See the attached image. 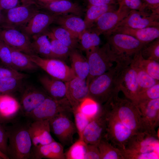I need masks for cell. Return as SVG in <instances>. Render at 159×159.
Segmentation results:
<instances>
[{
  "mask_svg": "<svg viewBox=\"0 0 159 159\" xmlns=\"http://www.w3.org/2000/svg\"><path fill=\"white\" fill-rule=\"evenodd\" d=\"M120 150L124 159H159V135L146 131L137 132Z\"/></svg>",
  "mask_w": 159,
  "mask_h": 159,
  "instance_id": "6da1fadb",
  "label": "cell"
},
{
  "mask_svg": "<svg viewBox=\"0 0 159 159\" xmlns=\"http://www.w3.org/2000/svg\"><path fill=\"white\" fill-rule=\"evenodd\" d=\"M125 67L116 64L115 67L92 79L88 84V97L101 105L115 93L119 92V77L121 70Z\"/></svg>",
  "mask_w": 159,
  "mask_h": 159,
  "instance_id": "7a4b0ae2",
  "label": "cell"
},
{
  "mask_svg": "<svg viewBox=\"0 0 159 159\" xmlns=\"http://www.w3.org/2000/svg\"><path fill=\"white\" fill-rule=\"evenodd\" d=\"M115 93L105 103L110 113L127 127L135 132L144 131L140 112L130 101L120 98Z\"/></svg>",
  "mask_w": 159,
  "mask_h": 159,
  "instance_id": "3957f363",
  "label": "cell"
},
{
  "mask_svg": "<svg viewBox=\"0 0 159 159\" xmlns=\"http://www.w3.org/2000/svg\"><path fill=\"white\" fill-rule=\"evenodd\" d=\"M106 37L107 42L116 60V64L125 66L130 65L134 56L146 44L131 36L123 34L113 33Z\"/></svg>",
  "mask_w": 159,
  "mask_h": 159,
  "instance_id": "277c9868",
  "label": "cell"
},
{
  "mask_svg": "<svg viewBox=\"0 0 159 159\" xmlns=\"http://www.w3.org/2000/svg\"><path fill=\"white\" fill-rule=\"evenodd\" d=\"M5 128L8 136L7 155L9 158L30 159L32 144L28 125H16Z\"/></svg>",
  "mask_w": 159,
  "mask_h": 159,
  "instance_id": "5b68a950",
  "label": "cell"
},
{
  "mask_svg": "<svg viewBox=\"0 0 159 159\" xmlns=\"http://www.w3.org/2000/svg\"><path fill=\"white\" fill-rule=\"evenodd\" d=\"M20 5L2 11L1 26L21 29L41 9L34 0H21Z\"/></svg>",
  "mask_w": 159,
  "mask_h": 159,
  "instance_id": "8992f818",
  "label": "cell"
},
{
  "mask_svg": "<svg viewBox=\"0 0 159 159\" xmlns=\"http://www.w3.org/2000/svg\"><path fill=\"white\" fill-rule=\"evenodd\" d=\"M89 66V75L86 80L89 84L95 77L109 70L116 61L107 42L86 53Z\"/></svg>",
  "mask_w": 159,
  "mask_h": 159,
  "instance_id": "52a82bcc",
  "label": "cell"
},
{
  "mask_svg": "<svg viewBox=\"0 0 159 159\" xmlns=\"http://www.w3.org/2000/svg\"><path fill=\"white\" fill-rule=\"evenodd\" d=\"M72 112V106L67 98L56 100L48 96L27 117L33 121L49 120L59 114H71Z\"/></svg>",
  "mask_w": 159,
  "mask_h": 159,
  "instance_id": "ba28073f",
  "label": "cell"
},
{
  "mask_svg": "<svg viewBox=\"0 0 159 159\" xmlns=\"http://www.w3.org/2000/svg\"><path fill=\"white\" fill-rule=\"evenodd\" d=\"M30 59L48 74L65 82L76 77L71 67L63 61L55 58H47L36 54H27Z\"/></svg>",
  "mask_w": 159,
  "mask_h": 159,
  "instance_id": "9c48e42d",
  "label": "cell"
},
{
  "mask_svg": "<svg viewBox=\"0 0 159 159\" xmlns=\"http://www.w3.org/2000/svg\"><path fill=\"white\" fill-rule=\"evenodd\" d=\"M108 110L105 104L100 106L96 115L85 129L82 140L87 144L98 145L105 138L107 125Z\"/></svg>",
  "mask_w": 159,
  "mask_h": 159,
  "instance_id": "30bf717a",
  "label": "cell"
},
{
  "mask_svg": "<svg viewBox=\"0 0 159 159\" xmlns=\"http://www.w3.org/2000/svg\"><path fill=\"white\" fill-rule=\"evenodd\" d=\"M71 114L62 113L49 120L50 131L64 146H70L77 130L70 117Z\"/></svg>",
  "mask_w": 159,
  "mask_h": 159,
  "instance_id": "8fae6325",
  "label": "cell"
},
{
  "mask_svg": "<svg viewBox=\"0 0 159 159\" xmlns=\"http://www.w3.org/2000/svg\"><path fill=\"white\" fill-rule=\"evenodd\" d=\"M107 108L108 115L105 138L120 150H124L130 139L136 132L119 121L110 113Z\"/></svg>",
  "mask_w": 159,
  "mask_h": 159,
  "instance_id": "7c38bea8",
  "label": "cell"
},
{
  "mask_svg": "<svg viewBox=\"0 0 159 159\" xmlns=\"http://www.w3.org/2000/svg\"><path fill=\"white\" fill-rule=\"evenodd\" d=\"M0 40L10 47L25 54H34L30 37L20 29L1 25Z\"/></svg>",
  "mask_w": 159,
  "mask_h": 159,
  "instance_id": "4fadbf2b",
  "label": "cell"
},
{
  "mask_svg": "<svg viewBox=\"0 0 159 159\" xmlns=\"http://www.w3.org/2000/svg\"><path fill=\"white\" fill-rule=\"evenodd\" d=\"M131 10L125 6L118 7L115 10L107 12L100 16L89 29L99 36H108Z\"/></svg>",
  "mask_w": 159,
  "mask_h": 159,
  "instance_id": "5bb4252c",
  "label": "cell"
},
{
  "mask_svg": "<svg viewBox=\"0 0 159 159\" xmlns=\"http://www.w3.org/2000/svg\"><path fill=\"white\" fill-rule=\"evenodd\" d=\"M150 27H159V13L147 10H131L114 29L120 27L141 29Z\"/></svg>",
  "mask_w": 159,
  "mask_h": 159,
  "instance_id": "9a60e30c",
  "label": "cell"
},
{
  "mask_svg": "<svg viewBox=\"0 0 159 159\" xmlns=\"http://www.w3.org/2000/svg\"><path fill=\"white\" fill-rule=\"evenodd\" d=\"M137 106L141 113L144 131L156 133L159 125V98L140 102Z\"/></svg>",
  "mask_w": 159,
  "mask_h": 159,
  "instance_id": "2e32d148",
  "label": "cell"
},
{
  "mask_svg": "<svg viewBox=\"0 0 159 159\" xmlns=\"http://www.w3.org/2000/svg\"><path fill=\"white\" fill-rule=\"evenodd\" d=\"M118 88L125 96L136 105L139 90L136 72L130 65L123 68L120 73Z\"/></svg>",
  "mask_w": 159,
  "mask_h": 159,
  "instance_id": "e0dca14e",
  "label": "cell"
},
{
  "mask_svg": "<svg viewBox=\"0 0 159 159\" xmlns=\"http://www.w3.org/2000/svg\"><path fill=\"white\" fill-rule=\"evenodd\" d=\"M43 10L36 13L21 29L30 38L45 32L54 22L57 15Z\"/></svg>",
  "mask_w": 159,
  "mask_h": 159,
  "instance_id": "ac0fdd59",
  "label": "cell"
},
{
  "mask_svg": "<svg viewBox=\"0 0 159 159\" xmlns=\"http://www.w3.org/2000/svg\"><path fill=\"white\" fill-rule=\"evenodd\" d=\"M65 82L66 97L73 111L77 108L84 99L88 97V84L86 80L77 77Z\"/></svg>",
  "mask_w": 159,
  "mask_h": 159,
  "instance_id": "d6986e66",
  "label": "cell"
},
{
  "mask_svg": "<svg viewBox=\"0 0 159 159\" xmlns=\"http://www.w3.org/2000/svg\"><path fill=\"white\" fill-rule=\"evenodd\" d=\"M49 121L34 120L28 125L29 132L32 146L37 147L46 144L55 140L51 135Z\"/></svg>",
  "mask_w": 159,
  "mask_h": 159,
  "instance_id": "ffe728a7",
  "label": "cell"
},
{
  "mask_svg": "<svg viewBox=\"0 0 159 159\" xmlns=\"http://www.w3.org/2000/svg\"><path fill=\"white\" fill-rule=\"evenodd\" d=\"M35 1L41 9L57 15L73 14L81 16L83 14L82 7L70 0H59L48 3Z\"/></svg>",
  "mask_w": 159,
  "mask_h": 159,
  "instance_id": "44dd1931",
  "label": "cell"
},
{
  "mask_svg": "<svg viewBox=\"0 0 159 159\" xmlns=\"http://www.w3.org/2000/svg\"><path fill=\"white\" fill-rule=\"evenodd\" d=\"M48 96L45 91L34 87H28L23 92L21 97L20 109L27 116Z\"/></svg>",
  "mask_w": 159,
  "mask_h": 159,
  "instance_id": "7402d4cb",
  "label": "cell"
},
{
  "mask_svg": "<svg viewBox=\"0 0 159 159\" xmlns=\"http://www.w3.org/2000/svg\"><path fill=\"white\" fill-rule=\"evenodd\" d=\"M66 159L63 145L54 141L49 143L32 147L30 158L33 159Z\"/></svg>",
  "mask_w": 159,
  "mask_h": 159,
  "instance_id": "603a6c76",
  "label": "cell"
},
{
  "mask_svg": "<svg viewBox=\"0 0 159 159\" xmlns=\"http://www.w3.org/2000/svg\"><path fill=\"white\" fill-rule=\"evenodd\" d=\"M116 33L130 35L140 42L146 44L159 38V27H150L141 29L118 27L113 29L108 36Z\"/></svg>",
  "mask_w": 159,
  "mask_h": 159,
  "instance_id": "cb8c5ba5",
  "label": "cell"
},
{
  "mask_svg": "<svg viewBox=\"0 0 159 159\" xmlns=\"http://www.w3.org/2000/svg\"><path fill=\"white\" fill-rule=\"evenodd\" d=\"M54 23L65 28L78 39L87 29L84 19L81 16L73 14L57 15Z\"/></svg>",
  "mask_w": 159,
  "mask_h": 159,
  "instance_id": "d4e9b609",
  "label": "cell"
},
{
  "mask_svg": "<svg viewBox=\"0 0 159 159\" xmlns=\"http://www.w3.org/2000/svg\"><path fill=\"white\" fill-rule=\"evenodd\" d=\"M39 81L49 96L60 100L66 97L65 82L48 75H43L39 78Z\"/></svg>",
  "mask_w": 159,
  "mask_h": 159,
  "instance_id": "484cf974",
  "label": "cell"
},
{
  "mask_svg": "<svg viewBox=\"0 0 159 159\" xmlns=\"http://www.w3.org/2000/svg\"><path fill=\"white\" fill-rule=\"evenodd\" d=\"M69 57L71 68L76 77L86 80L90 73L89 65L86 57L77 49L71 50Z\"/></svg>",
  "mask_w": 159,
  "mask_h": 159,
  "instance_id": "4316f807",
  "label": "cell"
},
{
  "mask_svg": "<svg viewBox=\"0 0 159 159\" xmlns=\"http://www.w3.org/2000/svg\"><path fill=\"white\" fill-rule=\"evenodd\" d=\"M31 38L32 47L34 54L44 58H53L50 42L46 32Z\"/></svg>",
  "mask_w": 159,
  "mask_h": 159,
  "instance_id": "83f0119b",
  "label": "cell"
},
{
  "mask_svg": "<svg viewBox=\"0 0 159 159\" xmlns=\"http://www.w3.org/2000/svg\"><path fill=\"white\" fill-rule=\"evenodd\" d=\"M10 47L13 68L19 71H33L39 67L25 54L19 50Z\"/></svg>",
  "mask_w": 159,
  "mask_h": 159,
  "instance_id": "f1b7e54d",
  "label": "cell"
},
{
  "mask_svg": "<svg viewBox=\"0 0 159 159\" xmlns=\"http://www.w3.org/2000/svg\"><path fill=\"white\" fill-rule=\"evenodd\" d=\"M117 5H88L84 19L87 29L90 28L97 19L104 13L117 9Z\"/></svg>",
  "mask_w": 159,
  "mask_h": 159,
  "instance_id": "f546056e",
  "label": "cell"
},
{
  "mask_svg": "<svg viewBox=\"0 0 159 159\" xmlns=\"http://www.w3.org/2000/svg\"><path fill=\"white\" fill-rule=\"evenodd\" d=\"M21 108L20 103L10 95H0V113L6 117L12 119Z\"/></svg>",
  "mask_w": 159,
  "mask_h": 159,
  "instance_id": "4dcf8cb0",
  "label": "cell"
},
{
  "mask_svg": "<svg viewBox=\"0 0 159 159\" xmlns=\"http://www.w3.org/2000/svg\"><path fill=\"white\" fill-rule=\"evenodd\" d=\"M50 31L56 39L71 50L77 49L78 38L65 28L59 26L52 27Z\"/></svg>",
  "mask_w": 159,
  "mask_h": 159,
  "instance_id": "1f68e13d",
  "label": "cell"
},
{
  "mask_svg": "<svg viewBox=\"0 0 159 159\" xmlns=\"http://www.w3.org/2000/svg\"><path fill=\"white\" fill-rule=\"evenodd\" d=\"M130 65L135 70L139 87V93L148 88L159 82L151 77L133 58Z\"/></svg>",
  "mask_w": 159,
  "mask_h": 159,
  "instance_id": "d6a6232c",
  "label": "cell"
},
{
  "mask_svg": "<svg viewBox=\"0 0 159 159\" xmlns=\"http://www.w3.org/2000/svg\"><path fill=\"white\" fill-rule=\"evenodd\" d=\"M46 33L50 42L53 58L63 61L69 57L72 50L56 39L50 30Z\"/></svg>",
  "mask_w": 159,
  "mask_h": 159,
  "instance_id": "836d02e7",
  "label": "cell"
},
{
  "mask_svg": "<svg viewBox=\"0 0 159 159\" xmlns=\"http://www.w3.org/2000/svg\"><path fill=\"white\" fill-rule=\"evenodd\" d=\"M98 146L100 159H124L121 150L105 138L100 141Z\"/></svg>",
  "mask_w": 159,
  "mask_h": 159,
  "instance_id": "e575fe53",
  "label": "cell"
},
{
  "mask_svg": "<svg viewBox=\"0 0 159 159\" xmlns=\"http://www.w3.org/2000/svg\"><path fill=\"white\" fill-rule=\"evenodd\" d=\"M78 39L81 49L86 53L99 46L101 42L100 36L88 29L81 35Z\"/></svg>",
  "mask_w": 159,
  "mask_h": 159,
  "instance_id": "d590c367",
  "label": "cell"
},
{
  "mask_svg": "<svg viewBox=\"0 0 159 159\" xmlns=\"http://www.w3.org/2000/svg\"><path fill=\"white\" fill-rule=\"evenodd\" d=\"M133 58L151 77L157 81L159 80V62L144 58L140 51Z\"/></svg>",
  "mask_w": 159,
  "mask_h": 159,
  "instance_id": "8d00e7d4",
  "label": "cell"
},
{
  "mask_svg": "<svg viewBox=\"0 0 159 159\" xmlns=\"http://www.w3.org/2000/svg\"><path fill=\"white\" fill-rule=\"evenodd\" d=\"M87 143L79 139L64 153L66 159H85Z\"/></svg>",
  "mask_w": 159,
  "mask_h": 159,
  "instance_id": "74e56055",
  "label": "cell"
},
{
  "mask_svg": "<svg viewBox=\"0 0 159 159\" xmlns=\"http://www.w3.org/2000/svg\"><path fill=\"white\" fill-rule=\"evenodd\" d=\"M100 106L92 99L88 97L80 103L77 108L91 120L97 113Z\"/></svg>",
  "mask_w": 159,
  "mask_h": 159,
  "instance_id": "f35d334b",
  "label": "cell"
},
{
  "mask_svg": "<svg viewBox=\"0 0 159 159\" xmlns=\"http://www.w3.org/2000/svg\"><path fill=\"white\" fill-rule=\"evenodd\" d=\"M140 52L144 58L159 62V38L145 44Z\"/></svg>",
  "mask_w": 159,
  "mask_h": 159,
  "instance_id": "ab89813d",
  "label": "cell"
},
{
  "mask_svg": "<svg viewBox=\"0 0 159 159\" xmlns=\"http://www.w3.org/2000/svg\"><path fill=\"white\" fill-rule=\"evenodd\" d=\"M23 79L10 78L0 80V94H8L15 91L20 86Z\"/></svg>",
  "mask_w": 159,
  "mask_h": 159,
  "instance_id": "60d3db41",
  "label": "cell"
},
{
  "mask_svg": "<svg viewBox=\"0 0 159 159\" xmlns=\"http://www.w3.org/2000/svg\"><path fill=\"white\" fill-rule=\"evenodd\" d=\"M159 98V82L153 86L140 92L136 105L139 102Z\"/></svg>",
  "mask_w": 159,
  "mask_h": 159,
  "instance_id": "b9f144b4",
  "label": "cell"
},
{
  "mask_svg": "<svg viewBox=\"0 0 159 159\" xmlns=\"http://www.w3.org/2000/svg\"><path fill=\"white\" fill-rule=\"evenodd\" d=\"M72 113L74 117V123L78 134L79 139L82 140L83 132L90 120L77 108L73 110Z\"/></svg>",
  "mask_w": 159,
  "mask_h": 159,
  "instance_id": "7bdbcfd3",
  "label": "cell"
},
{
  "mask_svg": "<svg viewBox=\"0 0 159 159\" xmlns=\"http://www.w3.org/2000/svg\"><path fill=\"white\" fill-rule=\"evenodd\" d=\"M27 76L26 74L20 72L11 67L4 65H0V80L10 78L23 79Z\"/></svg>",
  "mask_w": 159,
  "mask_h": 159,
  "instance_id": "ee69618b",
  "label": "cell"
},
{
  "mask_svg": "<svg viewBox=\"0 0 159 159\" xmlns=\"http://www.w3.org/2000/svg\"><path fill=\"white\" fill-rule=\"evenodd\" d=\"M0 60L3 65L13 68L10 47L0 40Z\"/></svg>",
  "mask_w": 159,
  "mask_h": 159,
  "instance_id": "f6af8a7d",
  "label": "cell"
},
{
  "mask_svg": "<svg viewBox=\"0 0 159 159\" xmlns=\"http://www.w3.org/2000/svg\"><path fill=\"white\" fill-rule=\"evenodd\" d=\"M118 7L125 6L131 10H147L141 0H116Z\"/></svg>",
  "mask_w": 159,
  "mask_h": 159,
  "instance_id": "bcb514c9",
  "label": "cell"
},
{
  "mask_svg": "<svg viewBox=\"0 0 159 159\" xmlns=\"http://www.w3.org/2000/svg\"><path fill=\"white\" fill-rule=\"evenodd\" d=\"M85 159H100L98 145L87 144Z\"/></svg>",
  "mask_w": 159,
  "mask_h": 159,
  "instance_id": "7dc6e473",
  "label": "cell"
},
{
  "mask_svg": "<svg viewBox=\"0 0 159 159\" xmlns=\"http://www.w3.org/2000/svg\"><path fill=\"white\" fill-rule=\"evenodd\" d=\"M0 123V150L8 156V136L5 127L2 125Z\"/></svg>",
  "mask_w": 159,
  "mask_h": 159,
  "instance_id": "c3c4849f",
  "label": "cell"
},
{
  "mask_svg": "<svg viewBox=\"0 0 159 159\" xmlns=\"http://www.w3.org/2000/svg\"><path fill=\"white\" fill-rule=\"evenodd\" d=\"M21 0H0V10L6 11L18 6L21 4Z\"/></svg>",
  "mask_w": 159,
  "mask_h": 159,
  "instance_id": "681fc988",
  "label": "cell"
},
{
  "mask_svg": "<svg viewBox=\"0 0 159 159\" xmlns=\"http://www.w3.org/2000/svg\"><path fill=\"white\" fill-rule=\"evenodd\" d=\"M147 9L152 12L159 13V0H141Z\"/></svg>",
  "mask_w": 159,
  "mask_h": 159,
  "instance_id": "f907efd6",
  "label": "cell"
},
{
  "mask_svg": "<svg viewBox=\"0 0 159 159\" xmlns=\"http://www.w3.org/2000/svg\"><path fill=\"white\" fill-rule=\"evenodd\" d=\"M88 5H104L117 4L116 0H86Z\"/></svg>",
  "mask_w": 159,
  "mask_h": 159,
  "instance_id": "816d5d0a",
  "label": "cell"
},
{
  "mask_svg": "<svg viewBox=\"0 0 159 159\" xmlns=\"http://www.w3.org/2000/svg\"><path fill=\"white\" fill-rule=\"evenodd\" d=\"M12 119L5 117L0 113V123H4L9 122Z\"/></svg>",
  "mask_w": 159,
  "mask_h": 159,
  "instance_id": "f5cc1de1",
  "label": "cell"
},
{
  "mask_svg": "<svg viewBox=\"0 0 159 159\" xmlns=\"http://www.w3.org/2000/svg\"><path fill=\"white\" fill-rule=\"evenodd\" d=\"M42 3H48L59 0H35Z\"/></svg>",
  "mask_w": 159,
  "mask_h": 159,
  "instance_id": "db71d44e",
  "label": "cell"
},
{
  "mask_svg": "<svg viewBox=\"0 0 159 159\" xmlns=\"http://www.w3.org/2000/svg\"><path fill=\"white\" fill-rule=\"evenodd\" d=\"M0 156L3 159H9V157L0 150Z\"/></svg>",
  "mask_w": 159,
  "mask_h": 159,
  "instance_id": "11a10c76",
  "label": "cell"
},
{
  "mask_svg": "<svg viewBox=\"0 0 159 159\" xmlns=\"http://www.w3.org/2000/svg\"><path fill=\"white\" fill-rule=\"evenodd\" d=\"M2 17V15L1 11L0 10V24L1 21Z\"/></svg>",
  "mask_w": 159,
  "mask_h": 159,
  "instance_id": "9f6ffc18",
  "label": "cell"
},
{
  "mask_svg": "<svg viewBox=\"0 0 159 159\" xmlns=\"http://www.w3.org/2000/svg\"><path fill=\"white\" fill-rule=\"evenodd\" d=\"M2 158L0 156V159H2Z\"/></svg>",
  "mask_w": 159,
  "mask_h": 159,
  "instance_id": "6f0895ef",
  "label": "cell"
},
{
  "mask_svg": "<svg viewBox=\"0 0 159 159\" xmlns=\"http://www.w3.org/2000/svg\"><path fill=\"white\" fill-rule=\"evenodd\" d=\"M0 95H1V94H0Z\"/></svg>",
  "mask_w": 159,
  "mask_h": 159,
  "instance_id": "680465c9",
  "label": "cell"
}]
</instances>
